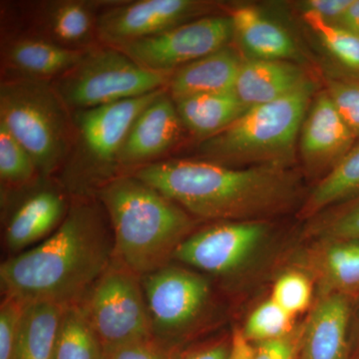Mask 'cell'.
I'll return each instance as SVG.
<instances>
[{"label":"cell","instance_id":"obj_5","mask_svg":"<svg viewBox=\"0 0 359 359\" xmlns=\"http://www.w3.org/2000/svg\"><path fill=\"white\" fill-rule=\"evenodd\" d=\"M0 123L32 156L42 180L50 179L65 166L74 124L51 81L2 77Z\"/></svg>","mask_w":359,"mask_h":359},{"label":"cell","instance_id":"obj_13","mask_svg":"<svg viewBox=\"0 0 359 359\" xmlns=\"http://www.w3.org/2000/svg\"><path fill=\"white\" fill-rule=\"evenodd\" d=\"M109 1L45 0L23 4L27 30L65 48L87 51L99 46L98 18Z\"/></svg>","mask_w":359,"mask_h":359},{"label":"cell","instance_id":"obj_36","mask_svg":"<svg viewBox=\"0 0 359 359\" xmlns=\"http://www.w3.org/2000/svg\"><path fill=\"white\" fill-rule=\"evenodd\" d=\"M353 0H308L302 2L304 11L313 13L330 23L337 25Z\"/></svg>","mask_w":359,"mask_h":359},{"label":"cell","instance_id":"obj_14","mask_svg":"<svg viewBox=\"0 0 359 359\" xmlns=\"http://www.w3.org/2000/svg\"><path fill=\"white\" fill-rule=\"evenodd\" d=\"M184 128L168 88L149 104L130 127L118 158L120 175L160 161L179 143Z\"/></svg>","mask_w":359,"mask_h":359},{"label":"cell","instance_id":"obj_21","mask_svg":"<svg viewBox=\"0 0 359 359\" xmlns=\"http://www.w3.org/2000/svg\"><path fill=\"white\" fill-rule=\"evenodd\" d=\"M320 295L339 294L359 299V240H320L306 257Z\"/></svg>","mask_w":359,"mask_h":359},{"label":"cell","instance_id":"obj_3","mask_svg":"<svg viewBox=\"0 0 359 359\" xmlns=\"http://www.w3.org/2000/svg\"><path fill=\"white\" fill-rule=\"evenodd\" d=\"M94 196L109 219L114 259L141 278L171 264L197 231V219L133 174L110 180Z\"/></svg>","mask_w":359,"mask_h":359},{"label":"cell","instance_id":"obj_34","mask_svg":"<svg viewBox=\"0 0 359 359\" xmlns=\"http://www.w3.org/2000/svg\"><path fill=\"white\" fill-rule=\"evenodd\" d=\"M179 349L150 337L108 351L105 359H180Z\"/></svg>","mask_w":359,"mask_h":359},{"label":"cell","instance_id":"obj_2","mask_svg":"<svg viewBox=\"0 0 359 359\" xmlns=\"http://www.w3.org/2000/svg\"><path fill=\"white\" fill-rule=\"evenodd\" d=\"M197 219L261 221L292 204L297 181L285 166L237 169L201 159L160 160L132 172Z\"/></svg>","mask_w":359,"mask_h":359},{"label":"cell","instance_id":"obj_24","mask_svg":"<svg viewBox=\"0 0 359 359\" xmlns=\"http://www.w3.org/2000/svg\"><path fill=\"white\" fill-rule=\"evenodd\" d=\"M65 309L52 302L26 304L15 359H54Z\"/></svg>","mask_w":359,"mask_h":359},{"label":"cell","instance_id":"obj_25","mask_svg":"<svg viewBox=\"0 0 359 359\" xmlns=\"http://www.w3.org/2000/svg\"><path fill=\"white\" fill-rule=\"evenodd\" d=\"M359 196V142L321 180L304 203L302 215L313 217L337 203Z\"/></svg>","mask_w":359,"mask_h":359},{"label":"cell","instance_id":"obj_15","mask_svg":"<svg viewBox=\"0 0 359 359\" xmlns=\"http://www.w3.org/2000/svg\"><path fill=\"white\" fill-rule=\"evenodd\" d=\"M309 108L299 133L302 159L311 169L332 170L358 139L327 91L318 94Z\"/></svg>","mask_w":359,"mask_h":359},{"label":"cell","instance_id":"obj_9","mask_svg":"<svg viewBox=\"0 0 359 359\" xmlns=\"http://www.w3.org/2000/svg\"><path fill=\"white\" fill-rule=\"evenodd\" d=\"M79 304L105 353L153 337L142 278L115 259Z\"/></svg>","mask_w":359,"mask_h":359},{"label":"cell","instance_id":"obj_11","mask_svg":"<svg viewBox=\"0 0 359 359\" xmlns=\"http://www.w3.org/2000/svg\"><path fill=\"white\" fill-rule=\"evenodd\" d=\"M269 231L262 221L218 222L194 231L179 245L173 261L209 275H235L261 250Z\"/></svg>","mask_w":359,"mask_h":359},{"label":"cell","instance_id":"obj_29","mask_svg":"<svg viewBox=\"0 0 359 359\" xmlns=\"http://www.w3.org/2000/svg\"><path fill=\"white\" fill-rule=\"evenodd\" d=\"M294 318L269 297L250 314L243 332L254 344L280 339L295 327Z\"/></svg>","mask_w":359,"mask_h":359},{"label":"cell","instance_id":"obj_22","mask_svg":"<svg viewBox=\"0 0 359 359\" xmlns=\"http://www.w3.org/2000/svg\"><path fill=\"white\" fill-rule=\"evenodd\" d=\"M230 18L233 36L238 37L252 58L287 61L297 56L292 35L254 7H237L231 11Z\"/></svg>","mask_w":359,"mask_h":359},{"label":"cell","instance_id":"obj_38","mask_svg":"<svg viewBox=\"0 0 359 359\" xmlns=\"http://www.w3.org/2000/svg\"><path fill=\"white\" fill-rule=\"evenodd\" d=\"M257 344L247 339L242 328H236L230 339V359H254Z\"/></svg>","mask_w":359,"mask_h":359},{"label":"cell","instance_id":"obj_12","mask_svg":"<svg viewBox=\"0 0 359 359\" xmlns=\"http://www.w3.org/2000/svg\"><path fill=\"white\" fill-rule=\"evenodd\" d=\"M210 4L196 0H137L110 2L98 18L101 45L120 47L155 36L203 18Z\"/></svg>","mask_w":359,"mask_h":359},{"label":"cell","instance_id":"obj_20","mask_svg":"<svg viewBox=\"0 0 359 359\" xmlns=\"http://www.w3.org/2000/svg\"><path fill=\"white\" fill-rule=\"evenodd\" d=\"M243 62L237 51L224 47L175 71L168 92L176 102L187 97L233 91Z\"/></svg>","mask_w":359,"mask_h":359},{"label":"cell","instance_id":"obj_18","mask_svg":"<svg viewBox=\"0 0 359 359\" xmlns=\"http://www.w3.org/2000/svg\"><path fill=\"white\" fill-rule=\"evenodd\" d=\"M85 52L65 48L36 35L20 32L2 43V70L6 72L2 77L53 81L72 69Z\"/></svg>","mask_w":359,"mask_h":359},{"label":"cell","instance_id":"obj_19","mask_svg":"<svg viewBox=\"0 0 359 359\" xmlns=\"http://www.w3.org/2000/svg\"><path fill=\"white\" fill-rule=\"evenodd\" d=\"M309 81L290 61L250 58L243 62L233 92L249 109L290 95Z\"/></svg>","mask_w":359,"mask_h":359},{"label":"cell","instance_id":"obj_33","mask_svg":"<svg viewBox=\"0 0 359 359\" xmlns=\"http://www.w3.org/2000/svg\"><path fill=\"white\" fill-rule=\"evenodd\" d=\"M327 92L349 128L359 139V78H332Z\"/></svg>","mask_w":359,"mask_h":359},{"label":"cell","instance_id":"obj_4","mask_svg":"<svg viewBox=\"0 0 359 359\" xmlns=\"http://www.w3.org/2000/svg\"><path fill=\"white\" fill-rule=\"evenodd\" d=\"M313 93L309 81L290 95L249 108L219 133L201 141L200 159L229 167L245 163L285 166L292 159Z\"/></svg>","mask_w":359,"mask_h":359},{"label":"cell","instance_id":"obj_32","mask_svg":"<svg viewBox=\"0 0 359 359\" xmlns=\"http://www.w3.org/2000/svg\"><path fill=\"white\" fill-rule=\"evenodd\" d=\"M25 302L4 295L0 304V359H15Z\"/></svg>","mask_w":359,"mask_h":359},{"label":"cell","instance_id":"obj_26","mask_svg":"<svg viewBox=\"0 0 359 359\" xmlns=\"http://www.w3.org/2000/svg\"><path fill=\"white\" fill-rule=\"evenodd\" d=\"M54 359H105V349L80 304L65 308Z\"/></svg>","mask_w":359,"mask_h":359},{"label":"cell","instance_id":"obj_6","mask_svg":"<svg viewBox=\"0 0 359 359\" xmlns=\"http://www.w3.org/2000/svg\"><path fill=\"white\" fill-rule=\"evenodd\" d=\"M167 88L72 113V146L58 173L61 188L70 197L94 195L101 186L119 176L118 158L130 127Z\"/></svg>","mask_w":359,"mask_h":359},{"label":"cell","instance_id":"obj_31","mask_svg":"<svg viewBox=\"0 0 359 359\" xmlns=\"http://www.w3.org/2000/svg\"><path fill=\"white\" fill-rule=\"evenodd\" d=\"M318 240H359V196L313 226Z\"/></svg>","mask_w":359,"mask_h":359},{"label":"cell","instance_id":"obj_28","mask_svg":"<svg viewBox=\"0 0 359 359\" xmlns=\"http://www.w3.org/2000/svg\"><path fill=\"white\" fill-rule=\"evenodd\" d=\"M302 18L340 66L351 77L359 78V35L309 11Z\"/></svg>","mask_w":359,"mask_h":359},{"label":"cell","instance_id":"obj_8","mask_svg":"<svg viewBox=\"0 0 359 359\" xmlns=\"http://www.w3.org/2000/svg\"><path fill=\"white\" fill-rule=\"evenodd\" d=\"M142 285L153 337L168 346L179 349L211 313V282L196 269L171 263L142 276Z\"/></svg>","mask_w":359,"mask_h":359},{"label":"cell","instance_id":"obj_39","mask_svg":"<svg viewBox=\"0 0 359 359\" xmlns=\"http://www.w3.org/2000/svg\"><path fill=\"white\" fill-rule=\"evenodd\" d=\"M337 25L359 35V0H353Z\"/></svg>","mask_w":359,"mask_h":359},{"label":"cell","instance_id":"obj_40","mask_svg":"<svg viewBox=\"0 0 359 359\" xmlns=\"http://www.w3.org/2000/svg\"><path fill=\"white\" fill-rule=\"evenodd\" d=\"M358 306L354 304L351 325V347L349 359H359V299Z\"/></svg>","mask_w":359,"mask_h":359},{"label":"cell","instance_id":"obj_17","mask_svg":"<svg viewBox=\"0 0 359 359\" xmlns=\"http://www.w3.org/2000/svg\"><path fill=\"white\" fill-rule=\"evenodd\" d=\"M354 299L346 295H320L308 320L299 359H349Z\"/></svg>","mask_w":359,"mask_h":359},{"label":"cell","instance_id":"obj_1","mask_svg":"<svg viewBox=\"0 0 359 359\" xmlns=\"http://www.w3.org/2000/svg\"><path fill=\"white\" fill-rule=\"evenodd\" d=\"M57 230L0 266L2 295L20 301L79 304L114 259L112 229L95 196L70 197Z\"/></svg>","mask_w":359,"mask_h":359},{"label":"cell","instance_id":"obj_35","mask_svg":"<svg viewBox=\"0 0 359 359\" xmlns=\"http://www.w3.org/2000/svg\"><path fill=\"white\" fill-rule=\"evenodd\" d=\"M302 337L304 323L295 327L285 337L257 344V353L254 359H299Z\"/></svg>","mask_w":359,"mask_h":359},{"label":"cell","instance_id":"obj_30","mask_svg":"<svg viewBox=\"0 0 359 359\" xmlns=\"http://www.w3.org/2000/svg\"><path fill=\"white\" fill-rule=\"evenodd\" d=\"M313 282L309 273L290 271L276 280L271 299L292 318L309 308L313 299Z\"/></svg>","mask_w":359,"mask_h":359},{"label":"cell","instance_id":"obj_10","mask_svg":"<svg viewBox=\"0 0 359 359\" xmlns=\"http://www.w3.org/2000/svg\"><path fill=\"white\" fill-rule=\"evenodd\" d=\"M233 36L230 16H203L116 48L146 69L173 74L179 68L228 46Z\"/></svg>","mask_w":359,"mask_h":359},{"label":"cell","instance_id":"obj_37","mask_svg":"<svg viewBox=\"0 0 359 359\" xmlns=\"http://www.w3.org/2000/svg\"><path fill=\"white\" fill-rule=\"evenodd\" d=\"M180 359H230V340L221 339L203 344L189 353H181Z\"/></svg>","mask_w":359,"mask_h":359},{"label":"cell","instance_id":"obj_23","mask_svg":"<svg viewBox=\"0 0 359 359\" xmlns=\"http://www.w3.org/2000/svg\"><path fill=\"white\" fill-rule=\"evenodd\" d=\"M175 104L184 128L201 141L219 133L248 109L233 91L187 97Z\"/></svg>","mask_w":359,"mask_h":359},{"label":"cell","instance_id":"obj_7","mask_svg":"<svg viewBox=\"0 0 359 359\" xmlns=\"http://www.w3.org/2000/svg\"><path fill=\"white\" fill-rule=\"evenodd\" d=\"M171 76L142 67L116 47L99 45L85 52L72 69L51 83L73 113L165 88Z\"/></svg>","mask_w":359,"mask_h":359},{"label":"cell","instance_id":"obj_27","mask_svg":"<svg viewBox=\"0 0 359 359\" xmlns=\"http://www.w3.org/2000/svg\"><path fill=\"white\" fill-rule=\"evenodd\" d=\"M0 180L2 191L32 188L42 180L32 156L0 123Z\"/></svg>","mask_w":359,"mask_h":359},{"label":"cell","instance_id":"obj_16","mask_svg":"<svg viewBox=\"0 0 359 359\" xmlns=\"http://www.w3.org/2000/svg\"><path fill=\"white\" fill-rule=\"evenodd\" d=\"M66 194L60 187H41L21 201L4 231V243L11 256L39 244L57 230L69 209L71 198Z\"/></svg>","mask_w":359,"mask_h":359}]
</instances>
